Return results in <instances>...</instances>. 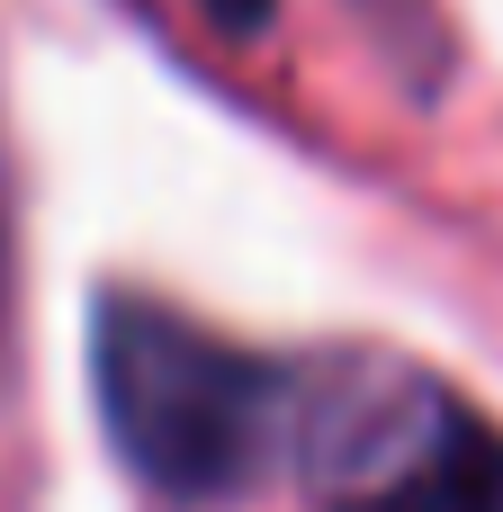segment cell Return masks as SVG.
<instances>
[{
	"mask_svg": "<svg viewBox=\"0 0 503 512\" xmlns=\"http://www.w3.org/2000/svg\"><path fill=\"white\" fill-rule=\"evenodd\" d=\"M90 369H99V423H108L117 459L180 504L243 495L252 477H270L288 459L297 369L234 351L153 297L99 306Z\"/></svg>",
	"mask_w": 503,
	"mask_h": 512,
	"instance_id": "obj_1",
	"label": "cell"
},
{
	"mask_svg": "<svg viewBox=\"0 0 503 512\" xmlns=\"http://www.w3.org/2000/svg\"><path fill=\"white\" fill-rule=\"evenodd\" d=\"M288 468L324 512H503V432L432 369L378 351L297 369Z\"/></svg>",
	"mask_w": 503,
	"mask_h": 512,
	"instance_id": "obj_2",
	"label": "cell"
},
{
	"mask_svg": "<svg viewBox=\"0 0 503 512\" xmlns=\"http://www.w3.org/2000/svg\"><path fill=\"white\" fill-rule=\"evenodd\" d=\"M198 9H207V18H225L234 36H252V27L270 18V0H198Z\"/></svg>",
	"mask_w": 503,
	"mask_h": 512,
	"instance_id": "obj_3",
	"label": "cell"
},
{
	"mask_svg": "<svg viewBox=\"0 0 503 512\" xmlns=\"http://www.w3.org/2000/svg\"><path fill=\"white\" fill-rule=\"evenodd\" d=\"M0 279H9V171H0Z\"/></svg>",
	"mask_w": 503,
	"mask_h": 512,
	"instance_id": "obj_4",
	"label": "cell"
}]
</instances>
